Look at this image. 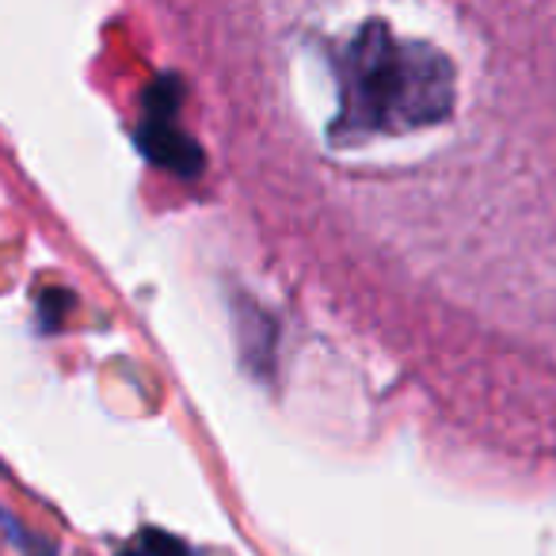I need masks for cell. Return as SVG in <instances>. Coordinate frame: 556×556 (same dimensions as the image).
<instances>
[{"label":"cell","instance_id":"cell-3","mask_svg":"<svg viewBox=\"0 0 556 556\" xmlns=\"http://www.w3.org/2000/svg\"><path fill=\"white\" fill-rule=\"evenodd\" d=\"M179 100H184V85L176 77H161L146 92V118L149 123H168L179 111Z\"/></svg>","mask_w":556,"mask_h":556},{"label":"cell","instance_id":"cell-2","mask_svg":"<svg viewBox=\"0 0 556 556\" xmlns=\"http://www.w3.org/2000/svg\"><path fill=\"white\" fill-rule=\"evenodd\" d=\"M134 141H138L141 156H146L149 164H156V168L172 172V176L179 179H194L202 176V168H206V156H202V149L194 146L187 134H179L172 123H141L138 134H134Z\"/></svg>","mask_w":556,"mask_h":556},{"label":"cell","instance_id":"cell-5","mask_svg":"<svg viewBox=\"0 0 556 556\" xmlns=\"http://www.w3.org/2000/svg\"><path fill=\"white\" fill-rule=\"evenodd\" d=\"M70 309H73V294H65V290H47V294H42V305H39L42 328H47V332H54Z\"/></svg>","mask_w":556,"mask_h":556},{"label":"cell","instance_id":"cell-4","mask_svg":"<svg viewBox=\"0 0 556 556\" xmlns=\"http://www.w3.org/2000/svg\"><path fill=\"white\" fill-rule=\"evenodd\" d=\"M118 556H191V548L164 530H146L130 548H123Z\"/></svg>","mask_w":556,"mask_h":556},{"label":"cell","instance_id":"cell-1","mask_svg":"<svg viewBox=\"0 0 556 556\" xmlns=\"http://www.w3.org/2000/svg\"><path fill=\"white\" fill-rule=\"evenodd\" d=\"M446 58L427 47H401L381 24L363 27L348 54V111L343 123L378 130V126H424L450 111Z\"/></svg>","mask_w":556,"mask_h":556}]
</instances>
